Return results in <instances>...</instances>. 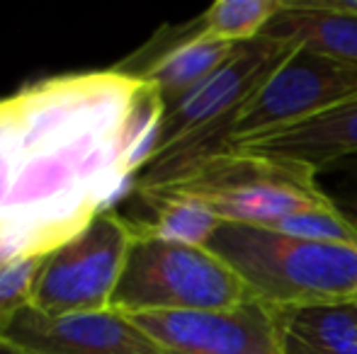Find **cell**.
<instances>
[{
  "label": "cell",
  "mask_w": 357,
  "mask_h": 354,
  "mask_svg": "<svg viewBox=\"0 0 357 354\" xmlns=\"http://www.w3.org/2000/svg\"><path fill=\"white\" fill-rule=\"evenodd\" d=\"M137 73L59 76L0 99V236L49 255L137 192L124 129Z\"/></svg>",
  "instance_id": "cell-1"
},
{
  "label": "cell",
  "mask_w": 357,
  "mask_h": 354,
  "mask_svg": "<svg viewBox=\"0 0 357 354\" xmlns=\"http://www.w3.org/2000/svg\"><path fill=\"white\" fill-rule=\"evenodd\" d=\"M296 47L273 37L236 44L221 68L165 109L155 156L137 177V194L180 182L204 161L224 151L236 114Z\"/></svg>",
  "instance_id": "cell-2"
},
{
  "label": "cell",
  "mask_w": 357,
  "mask_h": 354,
  "mask_svg": "<svg viewBox=\"0 0 357 354\" xmlns=\"http://www.w3.org/2000/svg\"><path fill=\"white\" fill-rule=\"evenodd\" d=\"M207 250L238 274L255 301L273 311L345 303L357 296V246L221 221Z\"/></svg>",
  "instance_id": "cell-3"
},
{
  "label": "cell",
  "mask_w": 357,
  "mask_h": 354,
  "mask_svg": "<svg viewBox=\"0 0 357 354\" xmlns=\"http://www.w3.org/2000/svg\"><path fill=\"white\" fill-rule=\"evenodd\" d=\"M170 192L199 197L221 221L258 228H270L311 209H335L321 192L314 168L238 151L216 153L180 182L139 197Z\"/></svg>",
  "instance_id": "cell-4"
},
{
  "label": "cell",
  "mask_w": 357,
  "mask_h": 354,
  "mask_svg": "<svg viewBox=\"0 0 357 354\" xmlns=\"http://www.w3.org/2000/svg\"><path fill=\"white\" fill-rule=\"evenodd\" d=\"M238 274L207 248L180 246L137 233L112 298L124 316L168 311H212L248 301Z\"/></svg>",
  "instance_id": "cell-5"
},
{
  "label": "cell",
  "mask_w": 357,
  "mask_h": 354,
  "mask_svg": "<svg viewBox=\"0 0 357 354\" xmlns=\"http://www.w3.org/2000/svg\"><path fill=\"white\" fill-rule=\"evenodd\" d=\"M134 236L137 228L122 214H98L83 231L44 257L32 308L47 316L112 311Z\"/></svg>",
  "instance_id": "cell-6"
},
{
  "label": "cell",
  "mask_w": 357,
  "mask_h": 354,
  "mask_svg": "<svg viewBox=\"0 0 357 354\" xmlns=\"http://www.w3.org/2000/svg\"><path fill=\"white\" fill-rule=\"evenodd\" d=\"M353 95H357V68L296 47L236 114L224 151L294 127Z\"/></svg>",
  "instance_id": "cell-7"
},
{
  "label": "cell",
  "mask_w": 357,
  "mask_h": 354,
  "mask_svg": "<svg viewBox=\"0 0 357 354\" xmlns=\"http://www.w3.org/2000/svg\"><path fill=\"white\" fill-rule=\"evenodd\" d=\"M129 318L165 354H282L275 311L255 298L231 308Z\"/></svg>",
  "instance_id": "cell-8"
},
{
  "label": "cell",
  "mask_w": 357,
  "mask_h": 354,
  "mask_svg": "<svg viewBox=\"0 0 357 354\" xmlns=\"http://www.w3.org/2000/svg\"><path fill=\"white\" fill-rule=\"evenodd\" d=\"M0 337L32 354H165L129 316L117 311L47 316L22 308Z\"/></svg>",
  "instance_id": "cell-9"
},
{
  "label": "cell",
  "mask_w": 357,
  "mask_h": 354,
  "mask_svg": "<svg viewBox=\"0 0 357 354\" xmlns=\"http://www.w3.org/2000/svg\"><path fill=\"white\" fill-rule=\"evenodd\" d=\"M238 153L280 158L314 170L357 156V95L278 134L234 148Z\"/></svg>",
  "instance_id": "cell-10"
},
{
  "label": "cell",
  "mask_w": 357,
  "mask_h": 354,
  "mask_svg": "<svg viewBox=\"0 0 357 354\" xmlns=\"http://www.w3.org/2000/svg\"><path fill=\"white\" fill-rule=\"evenodd\" d=\"M263 37L357 68V17L324 8L319 0H284V8L265 27Z\"/></svg>",
  "instance_id": "cell-11"
},
{
  "label": "cell",
  "mask_w": 357,
  "mask_h": 354,
  "mask_svg": "<svg viewBox=\"0 0 357 354\" xmlns=\"http://www.w3.org/2000/svg\"><path fill=\"white\" fill-rule=\"evenodd\" d=\"M234 49L236 44L221 42V39L204 34L197 22L190 29V34H185L183 39L170 44L163 54H158L139 73V78L149 81L158 90L165 102V109H168L175 102H180L188 92H192L197 86H202L216 68L224 66L226 58L234 54Z\"/></svg>",
  "instance_id": "cell-12"
},
{
  "label": "cell",
  "mask_w": 357,
  "mask_h": 354,
  "mask_svg": "<svg viewBox=\"0 0 357 354\" xmlns=\"http://www.w3.org/2000/svg\"><path fill=\"white\" fill-rule=\"evenodd\" d=\"M282 354H357V316L345 303L275 311Z\"/></svg>",
  "instance_id": "cell-13"
},
{
  "label": "cell",
  "mask_w": 357,
  "mask_h": 354,
  "mask_svg": "<svg viewBox=\"0 0 357 354\" xmlns=\"http://www.w3.org/2000/svg\"><path fill=\"white\" fill-rule=\"evenodd\" d=\"M144 202L151 207L153 218L151 221H129L134 223L137 233L160 238V241L180 243V246L207 248L216 228L221 226L219 214L192 194H155L144 197Z\"/></svg>",
  "instance_id": "cell-14"
},
{
  "label": "cell",
  "mask_w": 357,
  "mask_h": 354,
  "mask_svg": "<svg viewBox=\"0 0 357 354\" xmlns=\"http://www.w3.org/2000/svg\"><path fill=\"white\" fill-rule=\"evenodd\" d=\"M282 8L284 0H216L199 17V29L229 44L253 42Z\"/></svg>",
  "instance_id": "cell-15"
},
{
  "label": "cell",
  "mask_w": 357,
  "mask_h": 354,
  "mask_svg": "<svg viewBox=\"0 0 357 354\" xmlns=\"http://www.w3.org/2000/svg\"><path fill=\"white\" fill-rule=\"evenodd\" d=\"M47 255H17L0 265V330L22 308L32 306L39 267Z\"/></svg>",
  "instance_id": "cell-16"
},
{
  "label": "cell",
  "mask_w": 357,
  "mask_h": 354,
  "mask_svg": "<svg viewBox=\"0 0 357 354\" xmlns=\"http://www.w3.org/2000/svg\"><path fill=\"white\" fill-rule=\"evenodd\" d=\"M316 179L335 211L357 231V156L319 168Z\"/></svg>",
  "instance_id": "cell-17"
},
{
  "label": "cell",
  "mask_w": 357,
  "mask_h": 354,
  "mask_svg": "<svg viewBox=\"0 0 357 354\" xmlns=\"http://www.w3.org/2000/svg\"><path fill=\"white\" fill-rule=\"evenodd\" d=\"M319 3L328 10H335V13L355 15L357 17V0H319Z\"/></svg>",
  "instance_id": "cell-18"
},
{
  "label": "cell",
  "mask_w": 357,
  "mask_h": 354,
  "mask_svg": "<svg viewBox=\"0 0 357 354\" xmlns=\"http://www.w3.org/2000/svg\"><path fill=\"white\" fill-rule=\"evenodd\" d=\"M17 255H24L22 250H20V246L15 241H10V238H3L0 236V265L8 260H13V257Z\"/></svg>",
  "instance_id": "cell-19"
},
{
  "label": "cell",
  "mask_w": 357,
  "mask_h": 354,
  "mask_svg": "<svg viewBox=\"0 0 357 354\" xmlns=\"http://www.w3.org/2000/svg\"><path fill=\"white\" fill-rule=\"evenodd\" d=\"M0 354H32L27 350H22L20 345H15V342L5 340V337H0Z\"/></svg>",
  "instance_id": "cell-20"
},
{
  "label": "cell",
  "mask_w": 357,
  "mask_h": 354,
  "mask_svg": "<svg viewBox=\"0 0 357 354\" xmlns=\"http://www.w3.org/2000/svg\"><path fill=\"white\" fill-rule=\"evenodd\" d=\"M350 306H353V311H355V316H357V296L353 298V301H350Z\"/></svg>",
  "instance_id": "cell-21"
}]
</instances>
